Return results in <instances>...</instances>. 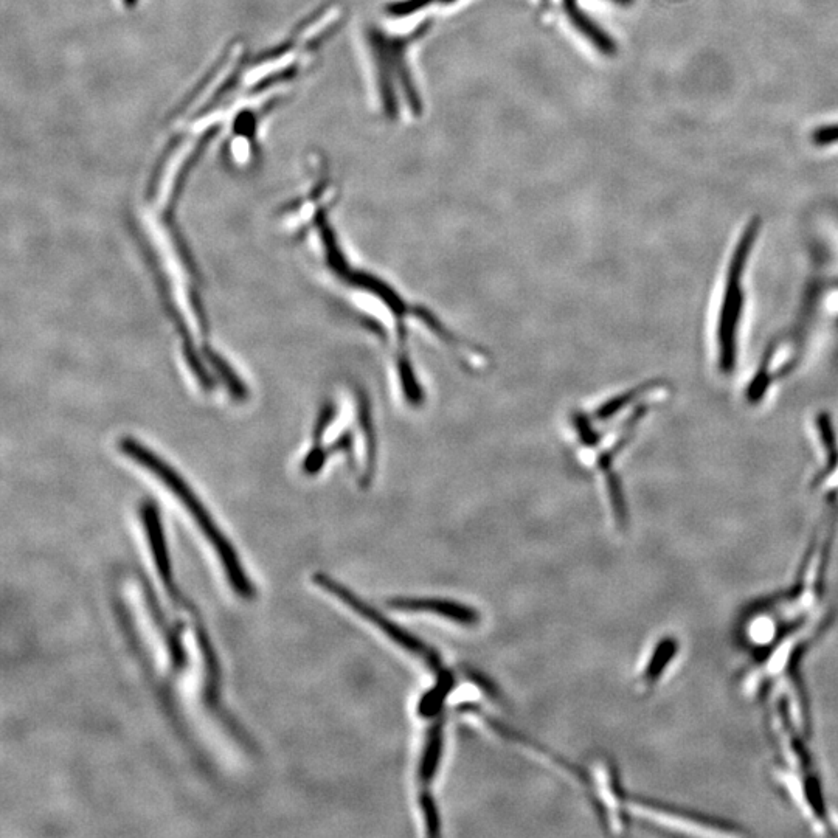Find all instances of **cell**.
Returning <instances> with one entry per match:
<instances>
[{
    "mask_svg": "<svg viewBox=\"0 0 838 838\" xmlns=\"http://www.w3.org/2000/svg\"><path fill=\"white\" fill-rule=\"evenodd\" d=\"M132 451L136 452L134 455L142 461L143 465L153 469V471L159 475L160 480H163V483H165V485H167L168 488L176 494L177 499L181 500V502L184 503L185 508L190 511L193 519L196 520V523H198L199 527H201L202 533L205 534L208 541L212 542L213 547H215L216 555H218L219 561L224 564L222 567L226 568L227 579H229L230 586L235 589V592L238 593L239 596H243V598H252V596L255 595V589H253L252 584H250L249 579H247L246 573H244L243 567H241V562H239L235 550H233L232 545L227 542L226 537L222 536L221 531H219L218 527H216L212 517L208 516L207 511H205L201 502L196 499L193 491H191V489L188 488L184 482H182L181 477H177L171 469H168L167 466L160 463L159 460H156L153 455L140 451L137 446H134Z\"/></svg>",
    "mask_w": 838,
    "mask_h": 838,
    "instance_id": "obj_3",
    "label": "cell"
},
{
    "mask_svg": "<svg viewBox=\"0 0 838 838\" xmlns=\"http://www.w3.org/2000/svg\"><path fill=\"white\" fill-rule=\"evenodd\" d=\"M680 649H682V645H680L679 638L674 637V635H665L655 643L645 666L641 669L640 676H638L637 686L640 693L646 696V694L655 690V686L662 682L672 663L676 662Z\"/></svg>",
    "mask_w": 838,
    "mask_h": 838,
    "instance_id": "obj_8",
    "label": "cell"
},
{
    "mask_svg": "<svg viewBox=\"0 0 838 838\" xmlns=\"http://www.w3.org/2000/svg\"><path fill=\"white\" fill-rule=\"evenodd\" d=\"M649 393L648 385L612 396L592 409H575L567 416L568 440L582 468L598 475L609 500L610 513L618 530L629 522L623 486L615 463L631 440L645 407L640 402Z\"/></svg>",
    "mask_w": 838,
    "mask_h": 838,
    "instance_id": "obj_1",
    "label": "cell"
},
{
    "mask_svg": "<svg viewBox=\"0 0 838 838\" xmlns=\"http://www.w3.org/2000/svg\"><path fill=\"white\" fill-rule=\"evenodd\" d=\"M815 145L826 146L838 142V125L825 126L814 132Z\"/></svg>",
    "mask_w": 838,
    "mask_h": 838,
    "instance_id": "obj_9",
    "label": "cell"
},
{
    "mask_svg": "<svg viewBox=\"0 0 838 838\" xmlns=\"http://www.w3.org/2000/svg\"><path fill=\"white\" fill-rule=\"evenodd\" d=\"M387 606L399 612L429 613L433 617L443 618V620L465 627H475L482 621V615L475 607L466 606L454 600H446V598L395 596L387 601Z\"/></svg>",
    "mask_w": 838,
    "mask_h": 838,
    "instance_id": "obj_7",
    "label": "cell"
},
{
    "mask_svg": "<svg viewBox=\"0 0 838 838\" xmlns=\"http://www.w3.org/2000/svg\"><path fill=\"white\" fill-rule=\"evenodd\" d=\"M122 4L125 5L126 8H134L136 4H139V0H122Z\"/></svg>",
    "mask_w": 838,
    "mask_h": 838,
    "instance_id": "obj_10",
    "label": "cell"
},
{
    "mask_svg": "<svg viewBox=\"0 0 838 838\" xmlns=\"http://www.w3.org/2000/svg\"><path fill=\"white\" fill-rule=\"evenodd\" d=\"M322 416L316 446L306 460L308 472L319 471L334 452H345L361 477L362 485L371 483L378 452L368 399L357 388H348L342 398L329 402Z\"/></svg>",
    "mask_w": 838,
    "mask_h": 838,
    "instance_id": "obj_2",
    "label": "cell"
},
{
    "mask_svg": "<svg viewBox=\"0 0 838 838\" xmlns=\"http://www.w3.org/2000/svg\"><path fill=\"white\" fill-rule=\"evenodd\" d=\"M761 230V219L750 221L747 229L742 233L736 246L735 255L731 258L728 269L727 286H725L724 302H722L719 329H717V343H719V365L724 373H730L736 362V334H738L739 320H741L742 294L741 278L747 264L756 236Z\"/></svg>",
    "mask_w": 838,
    "mask_h": 838,
    "instance_id": "obj_4",
    "label": "cell"
},
{
    "mask_svg": "<svg viewBox=\"0 0 838 838\" xmlns=\"http://www.w3.org/2000/svg\"><path fill=\"white\" fill-rule=\"evenodd\" d=\"M631 811L637 817L643 818L651 825L660 829L672 832V834L697 835V837H735L744 835L741 829L731 828L724 821L713 820V818L700 817L690 812L676 809V807L665 806V804L652 803L649 800L634 798L629 800Z\"/></svg>",
    "mask_w": 838,
    "mask_h": 838,
    "instance_id": "obj_6",
    "label": "cell"
},
{
    "mask_svg": "<svg viewBox=\"0 0 838 838\" xmlns=\"http://www.w3.org/2000/svg\"><path fill=\"white\" fill-rule=\"evenodd\" d=\"M457 710L460 711L461 714L474 716L475 719H478V721L482 722V724H485L486 727L492 731V733H496V735H499L500 738L513 742V744L519 745V747L527 748L530 752L536 753L539 758L550 762L551 766H555L556 769L561 770V772H564L565 775L570 776L572 780H575L576 784L584 787L587 798H589L590 804H592L593 809H595L596 815H598V818H600V821L604 826L607 825L606 812H604L603 803H601L600 795H598V786H596L595 781L592 780V776H590L586 770H582L581 767L568 761V759H565L564 756L556 753L555 750H550L547 745L534 741L533 738H528V736L523 735L520 731L514 730V728L503 724V722H500L499 719H496V717H492L491 714L486 713V711L483 710V707H480L478 703L465 700V703H461Z\"/></svg>",
    "mask_w": 838,
    "mask_h": 838,
    "instance_id": "obj_5",
    "label": "cell"
}]
</instances>
